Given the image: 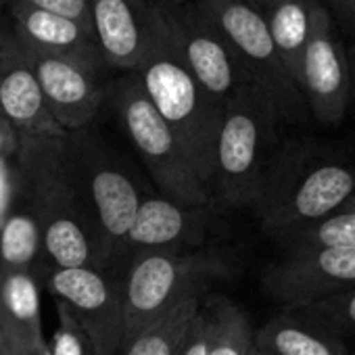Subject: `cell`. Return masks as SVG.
<instances>
[{
	"instance_id": "1",
	"label": "cell",
	"mask_w": 355,
	"mask_h": 355,
	"mask_svg": "<svg viewBox=\"0 0 355 355\" xmlns=\"http://www.w3.org/2000/svg\"><path fill=\"white\" fill-rule=\"evenodd\" d=\"M355 197V163L338 146L295 138L282 142L253 205L261 230L284 245L301 228Z\"/></svg>"
},
{
	"instance_id": "2",
	"label": "cell",
	"mask_w": 355,
	"mask_h": 355,
	"mask_svg": "<svg viewBox=\"0 0 355 355\" xmlns=\"http://www.w3.org/2000/svg\"><path fill=\"white\" fill-rule=\"evenodd\" d=\"M13 163L17 195L32 209L42 230V263L38 270H98L92 222L69 167L63 136L21 140Z\"/></svg>"
},
{
	"instance_id": "3",
	"label": "cell",
	"mask_w": 355,
	"mask_h": 355,
	"mask_svg": "<svg viewBox=\"0 0 355 355\" xmlns=\"http://www.w3.org/2000/svg\"><path fill=\"white\" fill-rule=\"evenodd\" d=\"M63 142L76 184L92 222L98 270L115 280L125 234L144 195L130 165L103 136L90 130V125L67 132Z\"/></svg>"
},
{
	"instance_id": "4",
	"label": "cell",
	"mask_w": 355,
	"mask_h": 355,
	"mask_svg": "<svg viewBox=\"0 0 355 355\" xmlns=\"http://www.w3.org/2000/svg\"><path fill=\"white\" fill-rule=\"evenodd\" d=\"M282 119L255 86L236 92L222 113L211 201L224 209L253 207L276 153Z\"/></svg>"
},
{
	"instance_id": "5",
	"label": "cell",
	"mask_w": 355,
	"mask_h": 355,
	"mask_svg": "<svg viewBox=\"0 0 355 355\" xmlns=\"http://www.w3.org/2000/svg\"><path fill=\"white\" fill-rule=\"evenodd\" d=\"M142 90L169 125L203 187L211 193L216 146L224 107L218 105L165 42L134 71Z\"/></svg>"
},
{
	"instance_id": "6",
	"label": "cell",
	"mask_w": 355,
	"mask_h": 355,
	"mask_svg": "<svg viewBox=\"0 0 355 355\" xmlns=\"http://www.w3.org/2000/svg\"><path fill=\"white\" fill-rule=\"evenodd\" d=\"M232 263L216 247L148 251L132 257L119 278L125 343L193 295H207L209 286L228 276Z\"/></svg>"
},
{
	"instance_id": "7",
	"label": "cell",
	"mask_w": 355,
	"mask_h": 355,
	"mask_svg": "<svg viewBox=\"0 0 355 355\" xmlns=\"http://www.w3.org/2000/svg\"><path fill=\"white\" fill-rule=\"evenodd\" d=\"M107 101L128 142L146 167L159 195L182 205H211V193L203 187L169 125L163 121L134 71L109 86Z\"/></svg>"
},
{
	"instance_id": "8",
	"label": "cell",
	"mask_w": 355,
	"mask_h": 355,
	"mask_svg": "<svg viewBox=\"0 0 355 355\" xmlns=\"http://www.w3.org/2000/svg\"><path fill=\"white\" fill-rule=\"evenodd\" d=\"M195 3L234 51L251 84L274 105L282 123H301L309 115L307 105L276 53L263 13L249 0H195Z\"/></svg>"
},
{
	"instance_id": "9",
	"label": "cell",
	"mask_w": 355,
	"mask_h": 355,
	"mask_svg": "<svg viewBox=\"0 0 355 355\" xmlns=\"http://www.w3.org/2000/svg\"><path fill=\"white\" fill-rule=\"evenodd\" d=\"M157 9L169 46L218 105L224 107L236 92L253 86L234 51L195 0H157Z\"/></svg>"
},
{
	"instance_id": "10",
	"label": "cell",
	"mask_w": 355,
	"mask_h": 355,
	"mask_svg": "<svg viewBox=\"0 0 355 355\" xmlns=\"http://www.w3.org/2000/svg\"><path fill=\"white\" fill-rule=\"evenodd\" d=\"M42 291L63 303L92 340L96 355H121L125 347L123 297L117 280L96 268H44Z\"/></svg>"
},
{
	"instance_id": "11",
	"label": "cell",
	"mask_w": 355,
	"mask_h": 355,
	"mask_svg": "<svg viewBox=\"0 0 355 355\" xmlns=\"http://www.w3.org/2000/svg\"><path fill=\"white\" fill-rule=\"evenodd\" d=\"M301 96L309 115L322 125H336L351 101V69L347 46L322 0H311L309 38L301 63Z\"/></svg>"
},
{
	"instance_id": "12",
	"label": "cell",
	"mask_w": 355,
	"mask_h": 355,
	"mask_svg": "<svg viewBox=\"0 0 355 355\" xmlns=\"http://www.w3.org/2000/svg\"><path fill=\"white\" fill-rule=\"evenodd\" d=\"M90 28L105 65L121 71H136L165 42L157 3L148 0H90Z\"/></svg>"
},
{
	"instance_id": "13",
	"label": "cell",
	"mask_w": 355,
	"mask_h": 355,
	"mask_svg": "<svg viewBox=\"0 0 355 355\" xmlns=\"http://www.w3.org/2000/svg\"><path fill=\"white\" fill-rule=\"evenodd\" d=\"M263 291L284 309L355 288V249L284 253L261 276Z\"/></svg>"
},
{
	"instance_id": "14",
	"label": "cell",
	"mask_w": 355,
	"mask_h": 355,
	"mask_svg": "<svg viewBox=\"0 0 355 355\" xmlns=\"http://www.w3.org/2000/svg\"><path fill=\"white\" fill-rule=\"evenodd\" d=\"M211 205H182L159 193L142 197L119 253L115 280L119 282L128 261L140 253L207 247L209 228L214 224Z\"/></svg>"
},
{
	"instance_id": "15",
	"label": "cell",
	"mask_w": 355,
	"mask_h": 355,
	"mask_svg": "<svg viewBox=\"0 0 355 355\" xmlns=\"http://www.w3.org/2000/svg\"><path fill=\"white\" fill-rule=\"evenodd\" d=\"M26 53L57 125L65 134L92 125L109 92V86L103 82L105 73L65 57L34 53L28 49Z\"/></svg>"
},
{
	"instance_id": "16",
	"label": "cell",
	"mask_w": 355,
	"mask_h": 355,
	"mask_svg": "<svg viewBox=\"0 0 355 355\" xmlns=\"http://www.w3.org/2000/svg\"><path fill=\"white\" fill-rule=\"evenodd\" d=\"M0 109L19 140L65 136L53 119L30 57L17 40L9 19L0 17Z\"/></svg>"
},
{
	"instance_id": "17",
	"label": "cell",
	"mask_w": 355,
	"mask_h": 355,
	"mask_svg": "<svg viewBox=\"0 0 355 355\" xmlns=\"http://www.w3.org/2000/svg\"><path fill=\"white\" fill-rule=\"evenodd\" d=\"M7 11L17 40L28 51L65 57L103 73L109 69L101 57L90 26L53 11L38 9L34 5L21 3V0L9 3Z\"/></svg>"
},
{
	"instance_id": "18",
	"label": "cell",
	"mask_w": 355,
	"mask_h": 355,
	"mask_svg": "<svg viewBox=\"0 0 355 355\" xmlns=\"http://www.w3.org/2000/svg\"><path fill=\"white\" fill-rule=\"evenodd\" d=\"M0 330L30 349L49 340L42 322V284L36 272L0 268Z\"/></svg>"
},
{
	"instance_id": "19",
	"label": "cell",
	"mask_w": 355,
	"mask_h": 355,
	"mask_svg": "<svg viewBox=\"0 0 355 355\" xmlns=\"http://www.w3.org/2000/svg\"><path fill=\"white\" fill-rule=\"evenodd\" d=\"M255 345L274 355H349L345 338L295 309H284L255 330Z\"/></svg>"
},
{
	"instance_id": "20",
	"label": "cell",
	"mask_w": 355,
	"mask_h": 355,
	"mask_svg": "<svg viewBox=\"0 0 355 355\" xmlns=\"http://www.w3.org/2000/svg\"><path fill=\"white\" fill-rule=\"evenodd\" d=\"M261 13L266 17L276 53L286 73L299 88L303 53L309 38L311 0H278Z\"/></svg>"
},
{
	"instance_id": "21",
	"label": "cell",
	"mask_w": 355,
	"mask_h": 355,
	"mask_svg": "<svg viewBox=\"0 0 355 355\" xmlns=\"http://www.w3.org/2000/svg\"><path fill=\"white\" fill-rule=\"evenodd\" d=\"M201 313L207 328V355H251L255 330L249 315L228 297H203Z\"/></svg>"
},
{
	"instance_id": "22",
	"label": "cell",
	"mask_w": 355,
	"mask_h": 355,
	"mask_svg": "<svg viewBox=\"0 0 355 355\" xmlns=\"http://www.w3.org/2000/svg\"><path fill=\"white\" fill-rule=\"evenodd\" d=\"M42 263V230L26 205L15 195V201L0 224V268L38 272Z\"/></svg>"
},
{
	"instance_id": "23",
	"label": "cell",
	"mask_w": 355,
	"mask_h": 355,
	"mask_svg": "<svg viewBox=\"0 0 355 355\" xmlns=\"http://www.w3.org/2000/svg\"><path fill=\"white\" fill-rule=\"evenodd\" d=\"M205 295H193L173 305L136 336H132L121 355H180L187 332L201 309Z\"/></svg>"
},
{
	"instance_id": "24",
	"label": "cell",
	"mask_w": 355,
	"mask_h": 355,
	"mask_svg": "<svg viewBox=\"0 0 355 355\" xmlns=\"http://www.w3.org/2000/svg\"><path fill=\"white\" fill-rule=\"evenodd\" d=\"M282 247L284 253L355 249V197L326 218L295 232Z\"/></svg>"
},
{
	"instance_id": "25",
	"label": "cell",
	"mask_w": 355,
	"mask_h": 355,
	"mask_svg": "<svg viewBox=\"0 0 355 355\" xmlns=\"http://www.w3.org/2000/svg\"><path fill=\"white\" fill-rule=\"evenodd\" d=\"M293 309L322 324L324 328H328L345 340L355 338V288Z\"/></svg>"
},
{
	"instance_id": "26",
	"label": "cell",
	"mask_w": 355,
	"mask_h": 355,
	"mask_svg": "<svg viewBox=\"0 0 355 355\" xmlns=\"http://www.w3.org/2000/svg\"><path fill=\"white\" fill-rule=\"evenodd\" d=\"M57 326L49 336V349L53 355H96V349L84 328L76 322L71 311L55 301Z\"/></svg>"
},
{
	"instance_id": "27",
	"label": "cell",
	"mask_w": 355,
	"mask_h": 355,
	"mask_svg": "<svg viewBox=\"0 0 355 355\" xmlns=\"http://www.w3.org/2000/svg\"><path fill=\"white\" fill-rule=\"evenodd\" d=\"M9 3H13V0H9ZM21 3L65 15V17H71L90 26V0H21Z\"/></svg>"
},
{
	"instance_id": "28",
	"label": "cell",
	"mask_w": 355,
	"mask_h": 355,
	"mask_svg": "<svg viewBox=\"0 0 355 355\" xmlns=\"http://www.w3.org/2000/svg\"><path fill=\"white\" fill-rule=\"evenodd\" d=\"M13 161L15 159H0V224L9 214L17 195V175Z\"/></svg>"
},
{
	"instance_id": "29",
	"label": "cell",
	"mask_w": 355,
	"mask_h": 355,
	"mask_svg": "<svg viewBox=\"0 0 355 355\" xmlns=\"http://www.w3.org/2000/svg\"><path fill=\"white\" fill-rule=\"evenodd\" d=\"M324 7L328 9L336 30L355 38V0H326Z\"/></svg>"
},
{
	"instance_id": "30",
	"label": "cell",
	"mask_w": 355,
	"mask_h": 355,
	"mask_svg": "<svg viewBox=\"0 0 355 355\" xmlns=\"http://www.w3.org/2000/svg\"><path fill=\"white\" fill-rule=\"evenodd\" d=\"M180 355H207V328H205V318H203L201 309L195 315V320L187 332Z\"/></svg>"
},
{
	"instance_id": "31",
	"label": "cell",
	"mask_w": 355,
	"mask_h": 355,
	"mask_svg": "<svg viewBox=\"0 0 355 355\" xmlns=\"http://www.w3.org/2000/svg\"><path fill=\"white\" fill-rule=\"evenodd\" d=\"M19 146H21V140L15 128L7 119L5 111L0 109V159H15L19 153Z\"/></svg>"
},
{
	"instance_id": "32",
	"label": "cell",
	"mask_w": 355,
	"mask_h": 355,
	"mask_svg": "<svg viewBox=\"0 0 355 355\" xmlns=\"http://www.w3.org/2000/svg\"><path fill=\"white\" fill-rule=\"evenodd\" d=\"M34 349L24 345L17 336L11 332L0 330V355H32Z\"/></svg>"
},
{
	"instance_id": "33",
	"label": "cell",
	"mask_w": 355,
	"mask_h": 355,
	"mask_svg": "<svg viewBox=\"0 0 355 355\" xmlns=\"http://www.w3.org/2000/svg\"><path fill=\"white\" fill-rule=\"evenodd\" d=\"M347 59H349V69H351V88H355V42L347 46Z\"/></svg>"
},
{
	"instance_id": "34",
	"label": "cell",
	"mask_w": 355,
	"mask_h": 355,
	"mask_svg": "<svg viewBox=\"0 0 355 355\" xmlns=\"http://www.w3.org/2000/svg\"><path fill=\"white\" fill-rule=\"evenodd\" d=\"M249 3H251L255 9H259V11H266L268 7H272L274 3H278V0H249Z\"/></svg>"
},
{
	"instance_id": "35",
	"label": "cell",
	"mask_w": 355,
	"mask_h": 355,
	"mask_svg": "<svg viewBox=\"0 0 355 355\" xmlns=\"http://www.w3.org/2000/svg\"><path fill=\"white\" fill-rule=\"evenodd\" d=\"M32 355H53V353H51V349H49V340H46L44 345L36 347V349L32 351Z\"/></svg>"
},
{
	"instance_id": "36",
	"label": "cell",
	"mask_w": 355,
	"mask_h": 355,
	"mask_svg": "<svg viewBox=\"0 0 355 355\" xmlns=\"http://www.w3.org/2000/svg\"><path fill=\"white\" fill-rule=\"evenodd\" d=\"M251 355H274V353H272V351H268V349H261V347L253 345V351H251Z\"/></svg>"
},
{
	"instance_id": "37",
	"label": "cell",
	"mask_w": 355,
	"mask_h": 355,
	"mask_svg": "<svg viewBox=\"0 0 355 355\" xmlns=\"http://www.w3.org/2000/svg\"><path fill=\"white\" fill-rule=\"evenodd\" d=\"M7 5H9V0H0V11L7 9Z\"/></svg>"
},
{
	"instance_id": "38",
	"label": "cell",
	"mask_w": 355,
	"mask_h": 355,
	"mask_svg": "<svg viewBox=\"0 0 355 355\" xmlns=\"http://www.w3.org/2000/svg\"><path fill=\"white\" fill-rule=\"evenodd\" d=\"M148 3H157V0H148Z\"/></svg>"
}]
</instances>
